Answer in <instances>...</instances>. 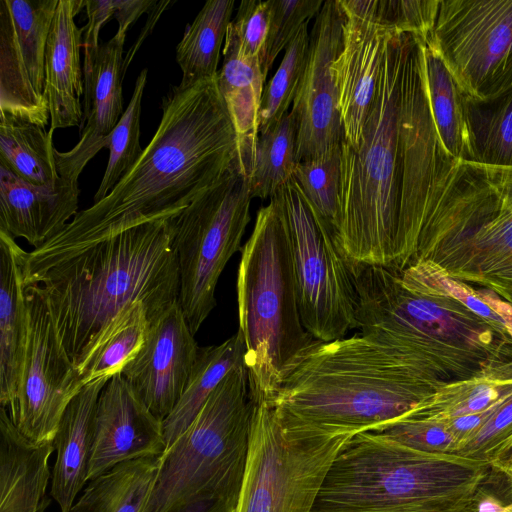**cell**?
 Instances as JSON below:
<instances>
[{
  "instance_id": "12",
  "label": "cell",
  "mask_w": 512,
  "mask_h": 512,
  "mask_svg": "<svg viewBox=\"0 0 512 512\" xmlns=\"http://www.w3.org/2000/svg\"><path fill=\"white\" fill-rule=\"evenodd\" d=\"M401 158L398 264H403L418 238L428 201L443 173L457 160L443 148L427 93L421 38L411 34L400 98Z\"/></svg>"
},
{
  "instance_id": "20",
  "label": "cell",
  "mask_w": 512,
  "mask_h": 512,
  "mask_svg": "<svg viewBox=\"0 0 512 512\" xmlns=\"http://www.w3.org/2000/svg\"><path fill=\"white\" fill-rule=\"evenodd\" d=\"M78 181L60 177L28 183L0 165V231L37 249L57 236L78 212Z\"/></svg>"
},
{
  "instance_id": "42",
  "label": "cell",
  "mask_w": 512,
  "mask_h": 512,
  "mask_svg": "<svg viewBox=\"0 0 512 512\" xmlns=\"http://www.w3.org/2000/svg\"><path fill=\"white\" fill-rule=\"evenodd\" d=\"M157 4L153 0H118L115 18L118 21V32L126 34L129 27L145 12H149Z\"/></svg>"
},
{
  "instance_id": "16",
  "label": "cell",
  "mask_w": 512,
  "mask_h": 512,
  "mask_svg": "<svg viewBox=\"0 0 512 512\" xmlns=\"http://www.w3.org/2000/svg\"><path fill=\"white\" fill-rule=\"evenodd\" d=\"M345 20L332 64L343 141L358 145L374 100L387 40L394 31L380 20L376 0H339Z\"/></svg>"
},
{
  "instance_id": "27",
  "label": "cell",
  "mask_w": 512,
  "mask_h": 512,
  "mask_svg": "<svg viewBox=\"0 0 512 512\" xmlns=\"http://www.w3.org/2000/svg\"><path fill=\"white\" fill-rule=\"evenodd\" d=\"M160 466L161 456L117 464L87 482L70 512H142Z\"/></svg>"
},
{
  "instance_id": "35",
  "label": "cell",
  "mask_w": 512,
  "mask_h": 512,
  "mask_svg": "<svg viewBox=\"0 0 512 512\" xmlns=\"http://www.w3.org/2000/svg\"><path fill=\"white\" fill-rule=\"evenodd\" d=\"M308 24L300 29L287 46L278 69L264 86L259 110V135L278 123L294 102L308 58Z\"/></svg>"
},
{
  "instance_id": "24",
  "label": "cell",
  "mask_w": 512,
  "mask_h": 512,
  "mask_svg": "<svg viewBox=\"0 0 512 512\" xmlns=\"http://www.w3.org/2000/svg\"><path fill=\"white\" fill-rule=\"evenodd\" d=\"M54 444L23 437L5 407L0 408V512H45Z\"/></svg>"
},
{
  "instance_id": "7",
  "label": "cell",
  "mask_w": 512,
  "mask_h": 512,
  "mask_svg": "<svg viewBox=\"0 0 512 512\" xmlns=\"http://www.w3.org/2000/svg\"><path fill=\"white\" fill-rule=\"evenodd\" d=\"M254 407L243 364L228 373L161 456L142 512H235Z\"/></svg>"
},
{
  "instance_id": "6",
  "label": "cell",
  "mask_w": 512,
  "mask_h": 512,
  "mask_svg": "<svg viewBox=\"0 0 512 512\" xmlns=\"http://www.w3.org/2000/svg\"><path fill=\"white\" fill-rule=\"evenodd\" d=\"M237 273L239 329L254 402L271 401L315 339L303 325L289 239L270 201L256 214Z\"/></svg>"
},
{
  "instance_id": "17",
  "label": "cell",
  "mask_w": 512,
  "mask_h": 512,
  "mask_svg": "<svg viewBox=\"0 0 512 512\" xmlns=\"http://www.w3.org/2000/svg\"><path fill=\"white\" fill-rule=\"evenodd\" d=\"M199 347L179 302L150 323L140 350L121 375L160 420L172 412L182 396Z\"/></svg>"
},
{
  "instance_id": "13",
  "label": "cell",
  "mask_w": 512,
  "mask_h": 512,
  "mask_svg": "<svg viewBox=\"0 0 512 512\" xmlns=\"http://www.w3.org/2000/svg\"><path fill=\"white\" fill-rule=\"evenodd\" d=\"M28 310L25 359L9 416L35 445L53 443L63 413L84 386L59 337L48 303L37 284L24 285Z\"/></svg>"
},
{
  "instance_id": "23",
  "label": "cell",
  "mask_w": 512,
  "mask_h": 512,
  "mask_svg": "<svg viewBox=\"0 0 512 512\" xmlns=\"http://www.w3.org/2000/svg\"><path fill=\"white\" fill-rule=\"evenodd\" d=\"M24 251L0 231V404L7 411L17 399L28 336Z\"/></svg>"
},
{
  "instance_id": "29",
  "label": "cell",
  "mask_w": 512,
  "mask_h": 512,
  "mask_svg": "<svg viewBox=\"0 0 512 512\" xmlns=\"http://www.w3.org/2000/svg\"><path fill=\"white\" fill-rule=\"evenodd\" d=\"M234 5V0L207 1L187 26L176 47V60L182 71L179 86H192L217 76L220 51Z\"/></svg>"
},
{
  "instance_id": "39",
  "label": "cell",
  "mask_w": 512,
  "mask_h": 512,
  "mask_svg": "<svg viewBox=\"0 0 512 512\" xmlns=\"http://www.w3.org/2000/svg\"><path fill=\"white\" fill-rule=\"evenodd\" d=\"M440 0H376L377 13L390 29L427 38L435 25Z\"/></svg>"
},
{
  "instance_id": "43",
  "label": "cell",
  "mask_w": 512,
  "mask_h": 512,
  "mask_svg": "<svg viewBox=\"0 0 512 512\" xmlns=\"http://www.w3.org/2000/svg\"><path fill=\"white\" fill-rule=\"evenodd\" d=\"M491 472L502 477L512 491V443L490 462Z\"/></svg>"
},
{
  "instance_id": "1",
  "label": "cell",
  "mask_w": 512,
  "mask_h": 512,
  "mask_svg": "<svg viewBox=\"0 0 512 512\" xmlns=\"http://www.w3.org/2000/svg\"><path fill=\"white\" fill-rule=\"evenodd\" d=\"M161 108L156 133L133 168L105 198L79 211L43 246L27 252L28 258L56 257L132 227L166 220L240 165L237 134L217 76L173 87Z\"/></svg>"
},
{
  "instance_id": "28",
  "label": "cell",
  "mask_w": 512,
  "mask_h": 512,
  "mask_svg": "<svg viewBox=\"0 0 512 512\" xmlns=\"http://www.w3.org/2000/svg\"><path fill=\"white\" fill-rule=\"evenodd\" d=\"M421 40L429 106L440 142L455 160L472 162L464 94L427 38Z\"/></svg>"
},
{
  "instance_id": "9",
  "label": "cell",
  "mask_w": 512,
  "mask_h": 512,
  "mask_svg": "<svg viewBox=\"0 0 512 512\" xmlns=\"http://www.w3.org/2000/svg\"><path fill=\"white\" fill-rule=\"evenodd\" d=\"M254 403L235 512H312L331 466L353 436L291 430L267 401Z\"/></svg>"
},
{
  "instance_id": "45",
  "label": "cell",
  "mask_w": 512,
  "mask_h": 512,
  "mask_svg": "<svg viewBox=\"0 0 512 512\" xmlns=\"http://www.w3.org/2000/svg\"><path fill=\"white\" fill-rule=\"evenodd\" d=\"M466 304L470 309H472L479 315L489 316L491 314V311L488 308V306L473 296H468L466 298Z\"/></svg>"
},
{
  "instance_id": "5",
  "label": "cell",
  "mask_w": 512,
  "mask_h": 512,
  "mask_svg": "<svg viewBox=\"0 0 512 512\" xmlns=\"http://www.w3.org/2000/svg\"><path fill=\"white\" fill-rule=\"evenodd\" d=\"M411 34L393 31L377 90L352 147L342 140L336 238L350 263L396 268L401 158L399 116L403 65Z\"/></svg>"
},
{
  "instance_id": "3",
  "label": "cell",
  "mask_w": 512,
  "mask_h": 512,
  "mask_svg": "<svg viewBox=\"0 0 512 512\" xmlns=\"http://www.w3.org/2000/svg\"><path fill=\"white\" fill-rule=\"evenodd\" d=\"M421 400L416 364L357 333L315 340L268 403L288 429L355 436L409 416Z\"/></svg>"
},
{
  "instance_id": "44",
  "label": "cell",
  "mask_w": 512,
  "mask_h": 512,
  "mask_svg": "<svg viewBox=\"0 0 512 512\" xmlns=\"http://www.w3.org/2000/svg\"><path fill=\"white\" fill-rule=\"evenodd\" d=\"M158 3V2H157ZM170 4V1H162L159 3V7H152L149 11V17L147 19V24L145 28L141 31V34L137 40V42L131 47L129 53L124 59V70L126 72L131 60L133 59V55L138 50L139 46L142 44L143 40L146 38V36L149 34V31L153 29L155 23L157 22L158 18L162 14V12L166 9V7Z\"/></svg>"
},
{
  "instance_id": "25",
  "label": "cell",
  "mask_w": 512,
  "mask_h": 512,
  "mask_svg": "<svg viewBox=\"0 0 512 512\" xmlns=\"http://www.w3.org/2000/svg\"><path fill=\"white\" fill-rule=\"evenodd\" d=\"M223 57L217 84L237 134L241 168L250 177L259 138V110L267 76L263 73L260 58H247L241 53L230 24Z\"/></svg>"
},
{
  "instance_id": "46",
  "label": "cell",
  "mask_w": 512,
  "mask_h": 512,
  "mask_svg": "<svg viewBox=\"0 0 512 512\" xmlns=\"http://www.w3.org/2000/svg\"><path fill=\"white\" fill-rule=\"evenodd\" d=\"M501 512H512V507H510V506H505V507L501 510Z\"/></svg>"
},
{
  "instance_id": "4",
  "label": "cell",
  "mask_w": 512,
  "mask_h": 512,
  "mask_svg": "<svg viewBox=\"0 0 512 512\" xmlns=\"http://www.w3.org/2000/svg\"><path fill=\"white\" fill-rule=\"evenodd\" d=\"M490 471L485 461L364 432L334 461L312 512H476Z\"/></svg>"
},
{
  "instance_id": "37",
  "label": "cell",
  "mask_w": 512,
  "mask_h": 512,
  "mask_svg": "<svg viewBox=\"0 0 512 512\" xmlns=\"http://www.w3.org/2000/svg\"><path fill=\"white\" fill-rule=\"evenodd\" d=\"M323 0H270V19L262 58L267 76L275 59L293 41L300 29L320 11Z\"/></svg>"
},
{
  "instance_id": "38",
  "label": "cell",
  "mask_w": 512,
  "mask_h": 512,
  "mask_svg": "<svg viewBox=\"0 0 512 512\" xmlns=\"http://www.w3.org/2000/svg\"><path fill=\"white\" fill-rule=\"evenodd\" d=\"M373 432L427 453L454 454L457 448L453 434L443 422L422 417L409 416Z\"/></svg>"
},
{
  "instance_id": "22",
  "label": "cell",
  "mask_w": 512,
  "mask_h": 512,
  "mask_svg": "<svg viewBox=\"0 0 512 512\" xmlns=\"http://www.w3.org/2000/svg\"><path fill=\"white\" fill-rule=\"evenodd\" d=\"M110 378L100 377L86 383L70 401L61 418L53 441L56 458L50 485V496L61 512H70L88 482L97 403Z\"/></svg>"
},
{
  "instance_id": "2",
  "label": "cell",
  "mask_w": 512,
  "mask_h": 512,
  "mask_svg": "<svg viewBox=\"0 0 512 512\" xmlns=\"http://www.w3.org/2000/svg\"><path fill=\"white\" fill-rule=\"evenodd\" d=\"M26 253L24 285L40 286L81 379L125 307L141 301L151 323L179 302V268L168 219L56 257L29 259Z\"/></svg>"
},
{
  "instance_id": "33",
  "label": "cell",
  "mask_w": 512,
  "mask_h": 512,
  "mask_svg": "<svg viewBox=\"0 0 512 512\" xmlns=\"http://www.w3.org/2000/svg\"><path fill=\"white\" fill-rule=\"evenodd\" d=\"M149 326L147 311L141 301L125 307L114 319L109 333L82 374L83 384L121 373L142 347Z\"/></svg>"
},
{
  "instance_id": "36",
  "label": "cell",
  "mask_w": 512,
  "mask_h": 512,
  "mask_svg": "<svg viewBox=\"0 0 512 512\" xmlns=\"http://www.w3.org/2000/svg\"><path fill=\"white\" fill-rule=\"evenodd\" d=\"M340 163L341 144L322 156L298 162L293 174L313 212L335 235L339 227Z\"/></svg>"
},
{
  "instance_id": "11",
  "label": "cell",
  "mask_w": 512,
  "mask_h": 512,
  "mask_svg": "<svg viewBox=\"0 0 512 512\" xmlns=\"http://www.w3.org/2000/svg\"><path fill=\"white\" fill-rule=\"evenodd\" d=\"M427 40L464 95L487 100L512 88V0H440Z\"/></svg>"
},
{
  "instance_id": "47",
  "label": "cell",
  "mask_w": 512,
  "mask_h": 512,
  "mask_svg": "<svg viewBox=\"0 0 512 512\" xmlns=\"http://www.w3.org/2000/svg\"><path fill=\"white\" fill-rule=\"evenodd\" d=\"M506 506H510V507H512V502H511L510 504L506 505Z\"/></svg>"
},
{
  "instance_id": "34",
  "label": "cell",
  "mask_w": 512,
  "mask_h": 512,
  "mask_svg": "<svg viewBox=\"0 0 512 512\" xmlns=\"http://www.w3.org/2000/svg\"><path fill=\"white\" fill-rule=\"evenodd\" d=\"M146 81L147 69H143L136 79L126 110L108 137V164L94 195V203L101 201L114 189L143 153L139 138L141 102Z\"/></svg>"
},
{
  "instance_id": "30",
  "label": "cell",
  "mask_w": 512,
  "mask_h": 512,
  "mask_svg": "<svg viewBox=\"0 0 512 512\" xmlns=\"http://www.w3.org/2000/svg\"><path fill=\"white\" fill-rule=\"evenodd\" d=\"M0 115V165L35 185L59 179L53 130L9 114Z\"/></svg>"
},
{
  "instance_id": "21",
  "label": "cell",
  "mask_w": 512,
  "mask_h": 512,
  "mask_svg": "<svg viewBox=\"0 0 512 512\" xmlns=\"http://www.w3.org/2000/svg\"><path fill=\"white\" fill-rule=\"evenodd\" d=\"M85 0H59L45 51V96L50 112V129L80 126L83 118L81 97L84 92L80 65L83 27L75 16Z\"/></svg>"
},
{
  "instance_id": "41",
  "label": "cell",
  "mask_w": 512,
  "mask_h": 512,
  "mask_svg": "<svg viewBox=\"0 0 512 512\" xmlns=\"http://www.w3.org/2000/svg\"><path fill=\"white\" fill-rule=\"evenodd\" d=\"M87 24L83 27L84 63L83 75L87 73L94 62L99 32L103 25L115 16L118 9V0H85Z\"/></svg>"
},
{
  "instance_id": "26",
  "label": "cell",
  "mask_w": 512,
  "mask_h": 512,
  "mask_svg": "<svg viewBox=\"0 0 512 512\" xmlns=\"http://www.w3.org/2000/svg\"><path fill=\"white\" fill-rule=\"evenodd\" d=\"M243 364L245 344L239 331L219 345L199 347L185 390L172 412L163 421L167 448L192 424L228 373Z\"/></svg>"
},
{
  "instance_id": "32",
  "label": "cell",
  "mask_w": 512,
  "mask_h": 512,
  "mask_svg": "<svg viewBox=\"0 0 512 512\" xmlns=\"http://www.w3.org/2000/svg\"><path fill=\"white\" fill-rule=\"evenodd\" d=\"M297 121L291 110L258 138L254 166L249 177L253 198H271L294 174Z\"/></svg>"
},
{
  "instance_id": "18",
  "label": "cell",
  "mask_w": 512,
  "mask_h": 512,
  "mask_svg": "<svg viewBox=\"0 0 512 512\" xmlns=\"http://www.w3.org/2000/svg\"><path fill=\"white\" fill-rule=\"evenodd\" d=\"M166 448L163 421L150 411L121 373L112 376L97 403L88 481L119 463L162 456Z\"/></svg>"
},
{
  "instance_id": "19",
  "label": "cell",
  "mask_w": 512,
  "mask_h": 512,
  "mask_svg": "<svg viewBox=\"0 0 512 512\" xmlns=\"http://www.w3.org/2000/svg\"><path fill=\"white\" fill-rule=\"evenodd\" d=\"M126 34H116L100 44L91 69L84 74V109L80 139L67 152L54 149L60 177L78 181L87 163L103 148L122 117V82L125 75L123 46Z\"/></svg>"
},
{
  "instance_id": "14",
  "label": "cell",
  "mask_w": 512,
  "mask_h": 512,
  "mask_svg": "<svg viewBox=\"0 0 512 512\" xmlns=\"http://www.w3.org/2000/svg\"><path fill=\"white\" fill-rule=\"evenodd\" d=\"M59 0H0V113L46 127L45 51Z\"/></svg>"
},
{
  "instance_id": "10",
  "label": "cell",
  "mask_w": 512,
  "mask_h": 512,
  "mask_svg": "<svg viewBox=\"0 0 512 512\" xmlns=\"http://www.w3.org/2000/svg\"><path fill=\"white\" fill-rule=\"evenodd\" d=\"M270 201L287 231L304 327L318 341L346 337L357 329V292L334 231L313 212L293 177Z\"/></svg>"
},
{
  "instance_id": "15",
  "label": "cell",
  "mask_w": 512,
  "mask_h": 512,
  "mask_svg": "<svg viewBox=\"0 0 512 512\" xmlns=\"http://www.w3.org/2000/svg\"><path fill=\"white\" fill-rule=\"evenodd\" d=\"M344 20L339 0H327L310 32L306 68L291 109L297 121V163L322 156L343 140L332 64L341 49Z\"/></svg>"
},
{
  "instance_id": "31",
  "label": "cell",
  "mask_w": 512,
  "mask_h": 512,
  "mask_svg": "<svg viewBox=\"0 0 512 512\" xmlns=\"http://www.w3.org/2000/svg\"><path fill=\"white\" fill-rule=\"evenodd\" d=\"M472 162L512 167V88L479 100L464 95Z\"/></svg>"
},
{
  "instance_id": "40",
  "label": "cell",
  "mask_w": 512,
  "mask_h": 512,
  "mask_svg": "<svg viewBox=\"0 0 512 512\" xmlns=\"http://www.w3.org/2000/svg\"><path fill=\"white\" fill-rule=\"evenodd\" d=\"M270 19V0H243L236 17L230 22L241 53L262 62Z\"/></svg>"
},
{
  "instance_id": "8",
  "label": "cell",
  "mask_w": 512,
  "mask_h": 512,
  "mask_svg": "<svg viewBox=\"0 0 512 512\" xmlns=\"http://www.w3.org/2000/svg\"><path fill=\"white\" fill-rule=\"evenodd\" d=\"M252 199L249 177L237 165L168 218L179 268V304L194 335L216 306L221 273L241 249Z\"/></svg>"
}]
</instances>
